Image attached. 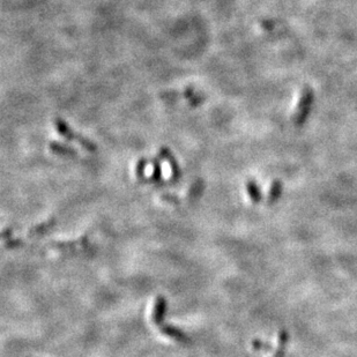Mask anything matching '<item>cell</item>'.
Wrapping results in <instances>:
<instances>
[{"instance_id": "1", "label": "cell", "mask_w": 357, "mask_h": 357, "mask_svg": "<svg viewBox=\"0 0 357 357\" xmlns=\"http://www.w3.org/2000/svg\"><path fill=\"white\" fill-rule=\"evenodd\" d=\"M313 96H315V94H313L311 87L307 86V87H303L300 90L297 104H296L294 113L291 115V120L295 126H300L305 123L310 111H311Z\"/></svg>"}, {"instance_id": "2", "label": "cell", "mask_w": 357, "mask_h": 357, "mask_svg": "<svg viewBox=\"0 0 357 357\" xmlns=\"http://www.w3.org/2000/svg\"><path fill=\"white\" fill-rule=\"evenodd\" d=\"M46 248L50 250L57 251L62 255H76V253H84L92 249V243L87 235L81 236L75 240H65V242H51Z\"/></svg>"}, {"instance_id": "3", "label": "cell", "mask_w": 357, "mask_h": 357, "mask_svg": "<svg viewBox=\"0 0 357 357\" xmlns=\"http://www.w3.org/2000/svg\"><path fill=\"white\" fill-rule=\"evenodd\" d=\"M54 126H56V130H57V132L63 138H65V139L71 141H76L81 147H84L86 150H88V152H95L97 149V146L94 144L92 140L87 139V138H85L81 134H77V133H75L70 126H68V124L65 122V120H63L62 118L58 117L54 119Z\"/></svg>"}, {"instance_id": "4", "label": "cell", "mask_w": 357, "mask_h": 357, "mask_svg": "<svg viewBox=\"0 0 357 357\" xmlns=\"http://www.w3.org/2000/svg\"><path fill=\"white\" fill-rule=\"evenodd\" d=\"M168 308V300L163 296H157L154 299V305L152 310V315H150V320H152L155 326H160L164 321L166 312Z\"/></svg>"}, {"instance_id": "5", "label": "cell", "mask_w": 357, "mask_h": 357, "mask_svg": "<svg viewBox=\"0 0 357 357\" xmlns=\"http://www.w3.org/2000/svg\"><path fill=\"white\" fill-rule=\"evenodd\" d=\"M158 156H160L162 160H166L168 163H169L170 169H171L170 182H177V180L180 178V176H182V170H180L178 162H177V160H176L175 155L171 153V150L169 148L161 147L160 153H158Z\"/></svg>"}, {"instance_id": "6", "label": "cell", "mask_w": 357, "mask_h": 357, "mask_svg": "<svg viewBox=\"0 0 357 357\" xmlns=\"http://www.w3.org/2000/svg\"><path fill=\"white\" fill-rule=\"evenodd\" d=\"M157 327H158V331H160V333L166 335L167 338L173 339L174 341H177L180 343H188L191 341V339L188 338L182 329L176 327L174 325L161 324L160 326H157Z\"/></svg>"}, {"instance_id": "7", "label": "cell", "mask_w": 357, "mask_h": 357, "mask_svg": "<svg viewBox=\"0 0 357 357\" xmlns=\"http://www.w3.org/2000/svg\"><path fill=\"white\" fill-rule=\"evenodd\" d=\"M54 225H56V218H53V217L48 218V220L43 221L41 223H38V225H35V226H33L32 228H29L27 236L30 238L40 237V236L46 234V232L52 229Z\"/></svg>"}, {"instance_id": "8", "label": "cell", "mask_w": 357, "mask_h": 357, "mask_svg": "<svg viewBox=\"0 0 357 357\" xmlns=\"http://www.w3.org/2000/svg\"><path fill=\"white\" fill-rule=\"evenodd\" d=\"M245 190L252 204H259L262 199V193L259 187V185L255 179H249L246 184H245Z\"/></svg>"}, {"instance_id": "9", "label": "cell", "mask_w": 357, "mask_h": 357, "mask_svg": "<svg viewBox=\"0 0 357 357\" xmlns=\"http://www.w3.org/2000/svg\"><path fill=\"white\" fill-rule=\"evenodd\" d=\"M277 342H278V347L277 349H275L272 357H285L288 342H289V333L285 329H281L278 334Z\"/></svg>"}, {"instance_id": "10", "label": "cell", "mask_w": 357, "mask_h": 357, "mask_svg": "<svg viewBox=\"0 0 357 357\" xmlns=\"http://www.w3.org/2000/svg\"><path fill=\"white\" fill-rule=\"evenodd\" d=\"M283 186L282 182L279 179H275L272 182L269 186V190L267 193V204L268 205H274L277 201L280 199V197L282 195Z\"/></svg>"}, {"instance_id": "11", "label": "cell", "mask_w": 357, "mask_h": 357, "mask_svg": "<svg viewBox=\"0 0 357 357\" xmlns=\"http://www.w3.org/2000/svg\"><path fill=\"white\" fill-rule=\"evenodd\" d=\"M49 148L51 152H53L58 155H63V156H76L77 152L74 149L70 147V146L63 145L60 143H56V141H51L49 144Z\"/></svg>"}, {"instance_id": "12", "label": "cell", "mask_w": 357, "mask_h": 357, "mask_svg": "<svg viewBox=\"0 0 357 357\" xmlns=\"http://www.w3.org/2000/svg\"><path fill=\"white\" fill-rule=\"evenodd\" d=\"M161 160L162 158L160 156L149 158V163L153 167V174L150 177H148V182H158V180L161 179V174H162Z\"/></svg>"}, {"instance_id": "13", "label": "cell", "mask_w": 357, "mask_h": 357, "mask_svg": "<svg viewBox=\"0 0 357 357\" xmlns=\"http://www.w3.org/2000/svg\"><path fill=\"white\" fill-rule=\"evenodd\" d=\"M149 163V158H146V157H141L139 161L136 162V166H135V175H136V177L138 179H140V180H148V178L146 177V167H147V164Z\"/></svg>"}, {"instance_id": "14", "label": "cell", "mask_w": 357, "mask_h": 357, "mask_svg": "<svg viewBox=\"0 0 357 357\" xmlns=\"http://www.w3.org/2000/svg\"><path fill=\"white\" fill-rule=\"evenodd\" d=\"M22 245H23V240L20 239V238L11 237V238L5 240V246L7 249H16V248L22 246Z\"/></svg>"}, {"instance_id": "15", "label": "cell", "mask_w": 357, "mask_h": 357, "mask_svg": "<svg viewBox=\"0 0 357 357\" xmlns=\"http://www.w3.org/2000/svg\"><path fill=\"white\" fill-rule=\"evenodd\" d=\"M252 346L256 350H265V351L272 350V346L264 341H261V340H255V341L252 342Z\"/></svg>"}, {"instance_id": "16", "label": "cell", "mask_w": 357, "mask_h": 357, "mask_svg": "<svg viewBox=\"0 0 357 357\" xmlns=\"http://www.w3.org/2000/svg\"><path fill=\"white\" fill-rule=\"evenodd\" d=\"M160 199L162 201H166V203H169V204H173V205H177L180 203L177 197L169 195V193H163V195L160 196Z\"/></svg>"}, {"instance_id": "17", "label": "cell", "mask_w": 357, "mask_h": 357, "mask_svg": "<svg viewBox=\"0 0 357 357\" xmlns=\"http://www.w3.org/2000/svg\"><path fill=\"white\" fill-rule=\"evenodd\" d=\"M12 234H13V230L11 229V228H6V229H4L2 232V238L4 240L11 238V237H13Z\"/></svg>"}]
</instances>
